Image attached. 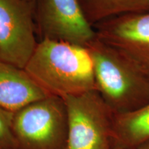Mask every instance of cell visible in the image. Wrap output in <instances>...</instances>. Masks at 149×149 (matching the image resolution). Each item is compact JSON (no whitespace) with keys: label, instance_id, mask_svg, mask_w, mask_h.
<instances>
[{"label":"cell","instance_id":"obj_1","mask_svg":"<svg viewBox=\"0 0 149 149\" xmlns=\"http://www.w3.org/2000/svg\"><path fill=\"white\" fill-rule=\"evenodd\" d=\"M24 70L51 95L64 98L96 90L92 59L83 46L42 40Z\"/></svg>","mask_w":149,"mask_h":149},{"label":"cell","instance_id":"obj_2","mask_svg":"<svg viewBox=\"0 0 149 149\" xmlns=\"http://www.w3.org/2000/svg\"><path fill=\"white\" fill-rule=\"evenodd\" d=\"M86 48L96 91L114 114L137 111L149 103V81L120 51L97 37Z\"/></svg>","mask_w":149,"mask_h":149},{"label":"cell","instance_id":"obj_3","mask_svg":"<svg viewBox=\"0 0 149 149\" xmlns=\"http://www.w3.org/2000/svg\"><path fill=\"white\" fill-rule=\"evenodd\" d=\"M66 149H115L114 113L96 90L65 97Z\"/></svg>","mask_w":149,"mask_h":149},{"label":"cell","instance_id":"obj_4","mask_svg":"<svg viewBox=\"0 0 149 149\" xmlns=\"http://www.w3.org/2000/svg\"><path fill=\"white\" fill-rule=\"evenodd\" d=\"M13 131L17 149H66L68 114L64 99L50 95L14 113Z\"/></svg>","mask_w":149,"mask_h":149},{"label":"cell","instance_id":"obj_5","mask_svg":"<svg viewBox=\"0 0 149 149\" xmlns=\"http://www.w3.org/2000/svg\"><path fill=\"white\" fill-rule=\"evenodd\" d=\"M35 22L41 40L46 39L86 48L97 37L79 0H35Z\"/></svg>","mask_w":149,"mask_h":149},{"label":"cell","instance_id":"obj_6","mask_svg":"<svg viewBox=\"0 0 149 149\" xmlns=\"http://www.w3.org/2000/svg\"><path fill=\"white\" fill-rule=\"evenodd\" d=\"M35 1L0 0V59L24 69L38 44Z\"/></svg>","mask_w":149,"mask_h":149},{"label":"cell","instance_id":"obj_7","mask_svg":"<svg viewBox=\"0 0 149 149\" xmlns=\"http://www.w3.org/2000/svg\"><path fill=\"white\" fill-rule=\"evenodd\" d=\"M93 28L98 39L116 48L149 81V11L115 17Z\"/></svg>","mask_w":149,"mask_h":149},{"label":"cell","instance_id":"obj_8","mask_svg":"<svg viewBox=\"0 0 149 149\" xmlns=\"http://www.w3.org/2000/svg\"><path fill=\"white\" fill-rule=\"evenodd\" d=\"M50 95L25 70L0 59V107L15 113Z\"/></svg>","mask_w":149,"mask_h":149},{"label":"cell","instance_id":"obj_9","mask_svg":"<svg viewBox=\"0 0 149 149\" xmlns=\"http://www.w3.org/2000/svg\"><path fill=\"white\" fill-rule=\"evenodd\" d=\"M117 146L136 148L149 139V103L137 111L114 115Z\"/></svg>","mask_w":149,"mask_h":149},{"label":"cell","instance_id":"obj_10","mask_svg":"<svg viewBox=\"0 0 149 149\" xmlns=\"http://www.w3.org/2000/svg\"><path fill=\"white\" fill-rule=\"evenodd\" d=\"M79 2L93 27L122 15L148 11L146 0H79Z\"/></svg>","mask_w":149,"mask_h":149},{"label":"cell","instance_id":"obj_11","mask_svg":"<svg viewBox=\"0 0 149 149\" xmlns=\"http://www.w3.org/2000/svg\"><path fill=\"white\" fill-rule=\"evenodd\" d=\"M14 113L0 107V149H17L13 131Z\"/></svg>","mask_w":149,"mask_h":149},{"label":"cell","instance_id":"obj_12","mask_svg":"<svg viewBox=\"0 0 149 149\" xmlns=\"http://www.w3.org/2000/svg\"><path fill=\"white\" fill-rule=\"evenodd\" d=\"M136 149H149V139L139 144Z\"/></svg>","mask_w":149,"mask_h":149},{"label":"cell","instance_id":"obj_13","mask_svg":"<svg viewBox=\"0 0 149 149\" xmlns=\"http://www.w3.org/2000/svg\"><path fill=\"white\" fill-rule=\"evenodd\" d=\"M115 149H136V148H122V147H119L117 146Z\"/></svg>","mask_w":149,"mask_h":149},{"label":"cell","instance_id":"obj_14","mask_svg":"<svg viewBox=\"0 0 149 149\" xmlns=\"http://www.w3.org/2000/svg\"><path fill=\"white\" fill-rule=\"evenodd\" d=\"M146 6H147V8H148V10L149 11V0H146Z\"/></svg>","mask_w":149,"mask_h":149},{"label":"cell","instance_id":"obj_15","mask_svg":"<svg viewBox=\"0 0 149 149\" xmlns=\"http://www.w3.org/2000/svg\"><path fill=\"white\" fill-rule=\"evenodd\" d=\"M26 1H31V2H34L35 0H26Z\"/></svg>","mask_w":149,"mask_h":149}]
</instances>
